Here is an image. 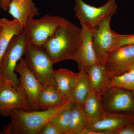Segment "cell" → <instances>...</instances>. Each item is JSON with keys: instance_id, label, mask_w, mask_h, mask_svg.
<instances>
[{"instance_id": "obj_1", "label": "cell", "mask_w": 134, "mask_h": 134, "mask_svg": "<svg viewBox=\"0 0 134 134\" xmlns=\"http://www.w3.org/2000/svg\"><path fill=\"white\" fill-rule=\"evenodd\" d=\"M82 38V28L65 19L43 47L53 65L65 60L75 61Z\"/></svg>"}, {"instance_id": "obj_30", "label": "cell", "mask_w": 134, "mask_h": 134, "mask_svg": "<svg viewBox=\"0 0 134 134\" xmlns=\"http://www.w3.org/2000/svg\"><path fill=\"white\" fill-rule=\"evenodd\" d=\"M1 29H2L1 26V25H0V32H1Z\"/></svg>"}, {"instance_id": "obj_6", "label": "cell", "mask_w": 134, "mask_h": 134, "mask_svg": "<svg viewBox=\"0 0 134 134\" xmlns=\"http://www.w3.org/2000/svg\"><path fill=\"white\" fill-rule=\"evenodd\" d=\"M75 15L81 26L91 30L95 29L107 16L117 14L118 8L115 0H108L100 7L91 6L83 0H75Z\"/></svg>"}, {"instance_id": "obj_27", "label": "cell", "mask_w": 134, "mask_h": 134, "mask_svg": "<svg viewBox=\"0 0 134 134\" xmlns=\"http://www.w3.org/2000/svg\"><path fill=\"white\" fill-rule=\"evenodd\" d=\"M11 0H0V8L4 11H8Z\"/></svg>"}, {"instance_id": "obj_18", "label": "cell", "mask_w": 134, "mask_h": 134, "mask_svg": "<svg viewBox=\"0 0 134 134\" xmlns=\"http://www.w3.org/2000/svg\"><path fill=\"white\" fill-rule=\"evenodd\" d=\"M54 76L57 89L68 99L76 86L79 72L75 73L65 68L54 71Z\"/></svg>"}, {"instance_id": "obj_5", "label": "cell", "mask_w": 134, "mask_h": 134, "mask_svg": "<svg viewBox=\"0 0 134 134\" xmlns=\"http://www.w3.org/2000/svg\"><path fill=\"white\" fill-rule=\"evenodd\" d=\"M65 19L48 15L38 19L29 17L23 31L25 34L26 44L43 47Z\"/></svg>"}, {"instance_id": "obj_16", "label": "cell", "mask_w": 134, "mask_h": 134, "mask_svg": "<svg viewBox=\"0 0 134 134\" xmlns=\"http://www.w3.org/2000/svg\"><path fill=\"white\" fill-rule=\"evenodd\" d=\"M33 0H11L9 13L17 19L24 29L26 20L29 17L34 18L39 15L38 9Z\"/></svg>"}, {"instance_id": "obj_28", "label": "cell", "mask_w": 134, "mask_h": 134, "mask_svg": "<svg viewBox=\"0 0 134 134\" xmlns=\"http://www.w3.org/2000/svg\"><path fill=\"white\" fill-rule=\"evenodd\" d=\"M6 82H7L0 75V87H1Z\"/></svg>"}, {"instance_id": "obj_10", "label": "cell", "mask_w": 134, "mask_h": 134, "mask_svg": "<svg viewBox=\"0 0 134 134\" xmlns=\"http://www.w3.org/2000/svg\"><path fill=\"white\" fill-rule=\"evenodd\" d=\"M134 62V45L122 46L108 54L104 65L113 77L119 76L129 70Z\"/></svg>"}, {"instance_id": "obj_15", "label": "cell", "mask_w": 134, "mask_h": 134, "mask_svg": "<svg viewBox=\"0 0 134 134\" xmlns=\"http://www.w3.org/2000/svg\"><path fill=\"white\" fill-rule=\"evenodd\" d=\"M55 87L44 86L38 100V110H51L60 107L69 101Z\"/></svg>"}, {"instance_id": "obj_11", "label": "cell", "mask_w": 134, "mask_h": 134, "mask_svg": "<svg viewBox=\"0 0 134 134\" xmlns=\"http://www.w3.org/2000/svg\"><path fill=\"white\" fill-rule=\"evenodd\" d=\"M16 109L32 111L21 92L6 82L0 87V115L10 117Z\"/></svg>"}, {"instance_id": "obj_23", "label": "cell", "mask_w": 134, "mask_h": 134, "mask_svg": "<svg viewBox=\"0 0 134 134\" xmlns=\"http://www.w3.org/2000/svg\"><path fill=\"white\" fill-rule=\"evenodd\" d=\"M113 86L125 89L134 93V70L130 69L121 75L114 77Z\"/></svg>"}, {"instance_id": "obj_17", "label": "cell", "mask_w": 134, "mask_h": 134, "mask_svg": "<svg viewBox=\"0 0 134 134\" xmlns=\"http://www.w3.org/2000/svg\"><path fill=\"white\" fill-rule=\"evenodd\" d=\"M2 27L0 32V62L10 42L13 37L19 36L23 32V29L17 19L9 20L3 18L0 19Z\"/></svg>"}, {"instance_id": "obj_2", "label": "cell", "mask_w": 134, "mask_h": 134, "mask_svg": "<svg viewBox=\"0 0 134 134\" xmlns=\"http://www.w3.org/2000/svg\"><path fill=\"white\" fill-rule=\"evenodd\" d=\"M71 101L58 108L46 110L12 111L11 121L3 128L5 134H38L44 125L64 109Z\"/></svg>"}, {"instance_id": "obj_14", "label": "cell", "mask_w": 134, "mask_h": 134, "mask_svg": "<svg viewBox=\"0 0 134 134\" xmlns=\"http://www.w3.org/2000/svg\"><path fill=\"white\" fill-rule=\"evenodd\" d=\"M91 84L92 90L102 95L113 86V77L110 74L104 65L94 64L86 70Z\"/></svg>"}, {"instance_id": "obj_13", "label": "cell", "mask_w": 134, "mask_h": 134, "mask_svg": "<svg viewBox=\"0 0 134 134\" xmlns=\"http://www.w3.org/2000/svg\"><path fill=\"white\" fill-rule=\"evenodd\" d=\"M82 38L75 61L79 70H86L94 64L99 63L93 46L91 31L85 26H82Z\"/></svg>"}, {"instance_id": "obj_26", "label": "cell", "mask_w": 134, "mask_h": 134, "mask_svg": "<svg viewBox=\"0 0 134 134\" xmlns=\"http://www.w3.org/2000/svg\"><path fill=\"white\" fill-rule=\"evenodd\" d=\"M112 134H134V123L129 122L116 130Z\"/></svg>"}, {"instance_id": "obj_21", "label": "cell", "mask_w": 134, "mask_h": 134, "mask_svg": "<svg viewBox=\"0 0 134 134\" xmlns=\"http://www.w3.org/2000/svg\"><path fill=\"white\" fill-rule=\"evenodd\" d=\"M87 125V120L81 105L73 103L70 123L66 134H81Z\"/></svg>"}, {"instance_id": "obj_7", "label": "cell", "mask_w": 134, "mask_h": 134, "mask_svg": "<svg viewBox=\"0 0 134 134\" xmlns=\"http://www.w3.org/2000/svg\"><path fill=\"white\" fill-rule=\"evenodd\" d=\"M15 72L19 75L18 89L24 96L32 110H38V100L44 86L29 68L25 59L21 58Z\"/></svg>"}, {"instance_id": "obj_25", "label": "cell", "mask_w": 134, "mask_h": 134, "mask_svg": "<svg viewBox=\"0 0 134 134\" xmlns=\"http://www.w3.org/2000/svg\"><path fill=\"white\" fill-rule=\"evenodd\" d=\"M38 134H64L59 127L51 121L44 125Z\"/></svg>"}, {"instance_id": "obj_22", "label": "cell", "mask_w": 134, "mask_h": 134, "mask_svg": "<svg viewBox=\"0 0 134 134\" xmlns=\"http://www.w3.org/2000/svg\"><path fill=\"white\" fill-rule=\"evenodd\" d=\"M73 103L70 102L67 107L50 120L62 130L64 134H66L69 127Z\"/></svg>"}, {"instance_id": "obj_3", "label": "cell", "mask_w": 134, "mask_h": 134, "mask_svg": "<svg viewBox=\"0 0 134 134\" xmlns=\"http://www.w3.org/2000/svg\"><path fill=\"white\" fill-rule=\"evenodd\" d=\"M24 55L29 68L43 86H52L57 88L53 65L43 47L26 44Z\"/></svg>"}, {"instance_id": "obj_12", "label": "cell", "mask_w": 134, "mask_h": 134, "mask_svg": "<svg viewBox=\"0 0 134 134\" xmlns=\"http://www.w3.org/2000/svg\"><path fill=\"white\" fill-rule=\"evenodd\" d=\"M134 123V114L109 112L104 111L98 119L86 127L100 134H112L125 124Z\"/></svg>"}, {"instance_id": "obj_19", "label": "cell", "mask_w": 134, "mask_h": 134, "mask_svg": "<svg viewBox=\"0 0 134 134\" xmlns=\"http://www.w3.org/2000/svg\"><path fill=\"white\" fill-rule=\"evenodd\" d=\"M81 106L87 120V127L98 119L104 110L102 95L92 91Z\"/></svg>"}, {"instance_id": "obj_20", "label": "cell", "mask_w": 134, "mask_h": 134, "mask_svg": "<svg viewBox=\"0 0 134 134\" xmlns=\"http://www.w3.org/2000/svg\"><path fill=\"white\" fill-rule=\"evenodd\" d=\"M92 91L88 74L85 69H82L79 70L77 82L68 99L73 103L81 105Z\"/></svg>"}, {"instance_id": "obj_8", "label": "cell", "mask_w": 134, "mask_h": 134, "mask_svg": "<svg viewBox=\"0 0 134 134\" xmlns=\"http://www.w3.org/2000/svg\"><path fill=\"white\" fill-rule=\"evenodd\" d=\"M103 109L109 112L134 114V93L113 86L102 96Z\"/></svg>"}, {"instance_id": "obj_9", "label": "cell", "mask_w": 134, "mask_h": 134, "mask_svg": "<svg viewBox=\"0 0 134 134\" xmlns=\"http://www.w3.org/2000/svg\"><path fill=\"white\" fill-rule=\"evenodd\" d=\"M113 16H107L97 27L91 31L93 46L99 62L103 65L113 50L114 37L113 31L110 28V22Z\"/></svg>"}, {"instance_id": "obj_29", "label": "cell", "mask_w": 134, "mask_h": 134, "mask_svg": "<svg viewBox=\"0 0 134 134\" xmlns=\"http://www.w3.org/2000/svg\"><path fill=\"white\" fill-rule=\"evenodd\" d=\"M130 69H134V62L133 64L131 65V66H130Z\"/></svg>"}, {"instance_id": "obj_4", "label": "cell", "mask_w": 134, "mask_h": 134, "mask_svg": "<svg viewBox=\"0 0 134 134\" xmlns=\"http://www.w3.org/2000/svg\"><path fill=\"white\" fill-rule=\"evenodd\" d=\"M26 45L25 34L23 31L12 38L0 62V75L7 82L16 89L19 86V79L15 69L24 55Z\"/></svg>"}, {"instance_id": "obj_24", "label": "cell", "mask_w": 134, "mask_h": 134, "mask_svg": "<svg viewBox=\"0 0 134 134\" xmlns=\"http://www.w3.org/2000/svg\"><path fill=\"white\" fill-rule=\"evenodd\" d=\"M113 34L114 41L112 51L122 46L134 45V34L122 35L114 31Z\"/></svg>"}]
</instances>
